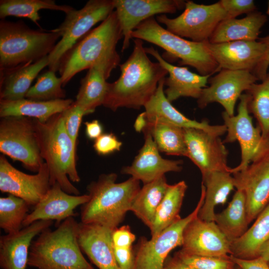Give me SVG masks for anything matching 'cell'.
Returning <instances> with one entry per match:
<instances>
[{"label":"cell","mask_w":269,"mask_h":269,"mask_svg":"<svg viewBox=\"0 0 269 269\" xmlns=\"http://www.w3.org/2000/svg\"><path fill=\"white\" fill-rule=\"evenodd\" d=\"M121 75L108 83L103 106L113 111L120 108L139 109L155 93L159 82L168 74L158 63L148 57L143 41L135 38L132 53L119 65Z\"/></svg>","instance_id":"obj_1"},{"label":"cell","mask_w":269,"mask_h":269,"mask_svg":"<svg viewBox=\"0 0 269 269\" xmlns=\"http://www.w3.org/2000/svg\"><path fill=\"white\" fill-rule=\"evenodd\" d=\"M122 38V30L114 10L63 56L58 70L63 87L78 73L95 65L115 69L120 62L116 46Z\"/></svg>","instance_id":"obj_2"},{"label":"cell","mask_w":269,"mask_h":269,"mask_svg":"<svg viewBox=\"0 0 269 269\" xmlns=\"http://www.w3.org/2000/svg\"><path fill=\"white\" fill-rule=\"evenodd\" d=\"M117 177L114 173L102 174L87 186L90 199L81 206V222L113 230L122 223L140 189V181L131 177L117 183Z\"/></svg>","instance_id":"obj_3"},{"label":"cell","mask_w":269,"mask_h":269,"mask_svg":"<svg viewBox=\"0 0 269 269\" xmlns=\"http://www.w3.org/2000/svg\"><path fill=\"white\" fill-rule=\"evenodd\" d=\"M33 121L41 156L49 169L51 186L56 182L66 193L80 195L70 181H80L76 166V144L65 130L61 113L44 122Z\"/></svg>","instance_id":"obj_4"},{"label":"cell","mask_w":269,"mask_h":269,"mask_svg":"<svg viewBox=\"0 0 269 269\" xmlns=\"http://www.w3.org/2000/svg\"><path fill=\"white\" fill-rule=\"evenodd\" d=\"M78 226L70 217L55 230L49 228L40 233L31 242L27 265L36 269H95L79 246Z\"/></svg>","instance_id":"obj_5"},{"label":"cell","mask_w":269,"mask_h":269,"mask_svg":"<svg viewBox=\"0 0 269 269\" xmlns=\"http://www.w3.org/2000/svg\"><path fill=\"white\" fill-rule=\"evenodd\" d=\"M60 38L55 29L35 30L22 21H0V75L48 56Z\"/></svg>","instance_id":"obj_6"},{"label":"cell","mask_w":269,"mask_h":269,"mask_svg":"<svg viewBox=\"0 0 269 269\" xmlns=\"http://www.w3.org/2000/svg\"><path fill=\"white\" fill-rule=\"evenodd\" d=\"M133 38L155 44L182 65L196 69L199 74L211 75L221 69L211 54L208 41L198 42L175 35L161 26L154 17L141 22L132 33Z\"/></svg>","instance_id":"obj_7"},{"label":"cell","mask_w":269,"mask_h":269,"mask_svg":"<svg viewBox=\"0 0 269 269\" xmlns=\"http://www.w3.org/2000/svg\"><path fill=\"white\" fill-rule=\"evenodd\" d=\"M114 10L113 0H90L82 8L66 13L63 22L54 29L61 38L48 55L49 70L57 71L65 54Z\"/></svg>","instance_id":"obj_8"},{"label":"cell","mask_w":269,"mask_h":269,"mask_svg":"<svg viewBox=\"0 0 269 269\" xmlns=\"http://www.w3.org/2000/svg\"><path fill=\"white\" fill-rule=\"evenodd\" d=\"M0 118V151L20 161L28 169L37 172L44 162L33 119L19 116Z\"/></svg>","instance_id":"obj_9"},{"label":"cell","mask_w":269,"mask_h":269,"mask_svg":"<svg viewBox=\"0 0 269 269\" xmlns=\"http://www.w3.org/2000/svg\"><path fill=\"white\" fill-rule=\"evenodd\" d=\"M184 8L176 17L171 18L166 14H160L156 20L175 35L202 42L209 41L219 23L227 19V13L220 1L206 5L187 0Z\"/></svg>","instance_id":"obj_10"},{"label":"cell","mask_w":269,"mask_h":269,"mask_svg":"<svg viewBox=\"0 0 269 269\" xmlns=\"http://www.w3.org/2000/svg\"><path fill=\"white\" fill-rule=\"evenodd\" d=\"M205 188L201 184V195L194 210L187 216L180 218L158 236L148 240L140 238L134 250L133 269H162L170 252L181 246L183 233L187 224L197 217L202 206Z\"/></svg>","instance_id":"obj_11"},{"label":"cell","mask_w":269,"mask_h":269,"mask_svg":"<svg viewBox=\"0 0 269 269\" xmlns=\"http://www.w3.org/2000/svg\"><path fill=\"white\" fill-rule=\"evenodd\" d=\"M239 99L236 115L229 116L225 111L222 114L227 133L224 143L238 141L241 147V162L237 166L231 168V174L245 168L262 152L269 148L263 144L260 128L253 125L248 107V94H242Z\"/></svg>","instance_id":"obj_12"},{"label":"cell","mask_w":269,"mask_h":269,"mask_svg":"<svg viewBox=\"0 0 269 269\" xmlns=\"http://www.w3.org/2000/svg\"><path fill=\"white\" fill-rule=\"evenodd\" d=\"M233 174L235 188L245 194L250 224L269 203V148L245 168Z\"/></svg>","instance_id":"obj_13"},{"label":"cell","mask_w":269,"mask_h":269,"mask_svg":"<svg viewBox=\"0 0 269 269\" xmlns=\"http://www.w3.org/2000/svg\"><path fill=\"white\" fill-rule=\"evenodd\" d=\"M259 80L248 70L221 69L209 79L210 85L203 89L197 99L198 106L204 108L208 104L219 103L229 116L234 115L236 103L242 93Z\"/></svg>","instance_id":"obj_14"},{"label":"cell","mask_w":269,"mask_h":269,"mask_svg":"<svg viewBox=\"0 0 269 269\" xmlns=\"http://www.w3.org/2000/svg\"><path fill=\"white\" fill-rule=\"evenodd\" d=\"M48 166L44 162L37 174L25 173L13 167L3 154L0 156V190L25 200L34 207L51 187Z\"/></svg>","instance_id":"obj_15"},{"label":"cell","mask_w":269,"mask_h":269,"mask_svg":"<svg viewBox=\"0 0 269 269\" xmlns=\"http://www.w3.org/2000/svg\"><path fill=\"white\" fill-rule=\"evenodd\" d=\"M181 252L190 255L228 258L231 255L230 241L215 222H207L198 216L185 228Z\"/></svg>","instance_id":"obj_16"},{"label":"cell","mask_w":269,"mask_h":269,"mask_svg":"<svg viewBox=\"0 0 269 269\" xmlns=\"http://www.w3.org/2000/svg\"><path fill=\"white\" fill-rule=\"evenodd\" d=\"M186 157L200 169L201 174L214 171L230 172L228 151L220 136L197 129L183 128Z\"/></svg>","instance_id":"obj_17"},{"label":"cell","mask_w":269,"mask_h":269,"mask_svg":"<svg viewBox=\"0 0 269 269\" xmlns=\"http://www.w3.org/2000/svg\"><path fill=\"white\" fill-rule=\"evenodd\" d=\"M123 34L122 51L130 45L132 33L143 21L156 14L173 13L185 7L181 0H113Z\"/></svg>","instance_id":"obj_18"},{"label":"cell","mask_w":269,"mask_h":269,"mask_svg":"<svg viewBox=\"0 0 269 269\" xmlns=\"http://www.w3.org/2000/svg\"><path fill=\"white\" fill-rule=\"evenodd\" d=\"M89 199L88 194H69L56 182L34 207L32 211L27 214L22 227L39 220H55L58 225L61 221L75 216V209L87 203Z\"/></svg>","instance_id":"obj_19"},{"label":"cell","mask_w":269,"mask_h":269,"mask_svg":"<svg viewBox=\"0 0 269 269\" xmlns=\"http://www.w3.org/2000/svg\"><path fill=\"white\" fill-rule=\"evenodd\" d=\"M165 78L158 83L157 88L144 106L148 123L161 122L182 128L203 130L211 134L220 136L227 132L225 125H211L206 120L198 122L185 117L177 110L167 99L164 92Z\"/></svg>","instance_id":"obj_20"},{"label":"cell","mask_w":269,"mask_h":269,"mask_svg":"<svg viewBox=\"0 0 269 269\" xmlns=\"http://www.w3.org/2000/svg\"><path fill=\"white\" fill-rule=\"evenodd\" d=\"M144 143L132 164L123 168L122 173L130 175L146 184L165 175L168 172H179L182 161L163 158L150 133L144 131Z\"/></svg>","instance_id":"obj_21"},{"label":"cell","mask_w":269,"mask_h":269,"mask_svg":"<svg viewBox=\"0 0 269 269\" xmlns=\"http://www.w3.org/2000/svg\"><path fill=\"white\" fill-rule=\"evenodd\" d=\"M208 49L221 69L253 71L265 52L260 40H238L220 43L208 42Z\"/></svg>","instance_id":"obj_22"},{"label":"cell","mask_w":269,"mask_h":269,"mask_svg":"<svg viewBox=\"0 0 269 269\" xmlns=\"http://www.w3.org/2000/svg\"><path fill=\"white\" fill-rule=\"evenodd\" d=\"M113 230L97 224L79 223L80 248L99 269H120L114 254Z\"/></svg>","instance_id":"obj_23"},{"label":"cell","mask_w":269,"mask_h":269,"mask_svg":"<svg viewBox=\"0 0 269 269\" xmlns=\"http://www.w3.org/2000/svg\"><path fill=\"white\" fill-rule=\"evenodd\" d=\"M52 224V220H39L23 227L17 232L1 236L0 268L2 269H25L33 239Z\"/></svg>","instance_id":"obj_24"},{"label":"cell","mask_w":269,"mask_h":269,"mask_svg":"<svg viewBox=\"0 0 269 269\" xmlns=\"http://www.w3.org/2000/svg\"><path fill=\"white\" fill-rule=\"evenodd\" d=\"M147 54L154 57L167 71L168 76L165 77L164 94L171 103L181 97L198 99L211 76L202 75L190 71L187 67L177 66L169 63L153 47H145Z\"/></svg>","instance_id":"obj_25"},{"label":"cell","mask_w":269,"mask_h":269,"mask_svg":"<svg viewBox=\"0 0 269 269\" xmlns=\"http://www.w3.org/2000/svg\"><path fill=\"white\" fill-rule=\"evenodd\" d=\"M268 20L266 15L255 11L240 19L228 18L219 23L209 42L220 43L258 39L262 27Z\"/></svg>","instance_id":"obj_26"},{"label":"cell","mask_w":269,"mask_h":269,"mask_svg":"<svg viewBox=\"0 0 269 269\" xmlns=\"http://www.w3.org/2000/svg\"><path fill=\"white\" fill-rule=\"evenodd\" d=\"M112 70L105 65H95L89 69L82 79L74 102L87 115L93 113L97 107L103 105L108 88L106 80Z\"/></svg>","instance_id":"obj_27"},{"label":"cell","mask_w":269,"mask_h":269,"mask_svg":"<svg viewBox=\"0 0 269 269\" xmlns=\"http://www.w3.org/2000/svg\"><path fill=\"white\" fill-rule=\"evenodd\" d=\"M73 102L70 99L49 101L26 98L15 101L0 100V117H26L44 122L54 115L63 112Z\"/></svg>","instance_id":"obj_28"},{"label":"cell","mask_w":269,"mask_h":269,"mask_svg":"<svg viewBox=\"0 0 269 269\" xmlns=\"http://www.w3.org/2000/svg\"><path fill=\"white\" fill-rule=\"evenodd\" d=\"M202 179L205 196L198 217L203 221L214 222L215 207L227 201L235 187L234 178L228 171H214L202 174Z\"/></svg>","instance_id":"obj_29"},{"label":"cell","mask_w":269,"mask_h":269,"mask_svg":"<svg viewBox=\"0 0 269 269\" xmlns=\"http://www.w3.org/2000/svg\"><path fill=\"white\" fill-rule=\"evenodd\" d=\"M48 56L0 75V100L15 101L25 98L34 79L45 67Z\"/></svg>","instance_id":"obj_30"},{"label":"cell","mask_w":269,"mask_h":269,"mask_svg":"<svg viewBox=\"0 0 269 269\" xmlns=\"http://www.w3.org/2000/svg\"><path fill=\"white\" fill-rule=\"evenodd\" d=\"M269 239V203L252 226L240 238L230 242L232 256L242 259L259 257V251Z\"/></svg>","instance_id":"obj_31"},{"label":"cell","mask_w":269,"mask_h":269,"mask_svg":"<svg viewBox=\"0 0 269 269\" xmlns=\"http://www.w3.org/2000/svg\"><path fill=\"white\" fill-rule=\"evenodd\" d=\"M165 175L143 184L137 193L131 207L132 211L149 229L156 210L169 186Z\"/></svg>","instance_id":"obj_32"},{"label":"cell","mask_w":269,"mask_h":269,"mask_svg":"<svg viewBox=\"0 0 269 269\" xmlns=\"http://www.w3.org/2000/svg\"><path fill=\"white\" fill-rule=\"evenodd\" d=\"M214 222L231 241L241 237L248 229L246 196L237 190L228 206L216 214Z\"/></svg>","instance_id":"obj_33"},{"label":"cell","mask_w":269,"mask_h":269,"mask_svg":"<svg viewBox=\"0 0 269 269\" xmlns=\"http://www.w3.org/2000/svg\"><path fill=\"white\" fill-rule=\"evenodd\" d=\"M187 185L184 180L169 185L158 206L150 231L151 238L158 236L164 230L181 218L179 212Z\"/></svg>","instance_id":"obj_34"},{"label":"cell","mask_w":269,"mask_h":269,"mask_svg":"<svg viewBox=\"0 0 269 269\" xmlns=\"http://www.w3.org/2000/svg\"><path fill=\"white\" fill-rule=\"evenodd\" d=\"M73 9L69 5L57 4L53 0H0V18L4 19L8 16L26 18L42 29L38 23L40 10L50 9L67 13Z\"/></svg>","instance_id":"obj_35"},{"label":"cell","mask_w":269,"mask_h":269,"mask_svg":"<svg viewBox=\"0 0 269 269\" xmlns=\"http://www.w3.org/2000/svg\"><path fill=\"white\" fill-rule=\"evenodd\" d=\"M144 131L150 133L159 151L168 155L186 157L187 149L183 128L156 122L148 123Z\"/></svg>","instance_id":"obj_36"},{"label":"cell","mask_w":269,"mask_h":269,"mask_svg":"<svg viewBox=\"0 0 269 269\" xmlns=\"http://www.w3.org/2000/svg\"><path fill=\"white\" fill-rule=\"evenodd\" d=\"M246 92L249 112L258 121L264 146L269 148V73L261 83H254Z\"/></svg>","instance_id":"obj_37"},{"label":"cell","mask_w":269,"mask_h":269,"mask_svg":"<svg viewBox=\"0 0 269 269\" xmlns=\"http://www.w3.org/2000/svg\"><path fill=\"white\" fill-rule=\"evenodd\" d=\"M29 205L23 199L9 194L0 198V227L6 234L21 230L27 215Z\"/></svg>","instance_id":"obj_38"},{"label":"cell","mask_w":269,"mask_h":269,"mask_svg":"<svg viewBox=\"0 0 269 269\" xmlns=\"http://www.w3.org/2000/svg\"><path fill=\"white\" fill-rule=\"evenodd\" d=\"M62 87L60 77L56 76L55 72L49 70L37 77L36 83L30 87L25 98L40 101L64 99L66 92Z\"/></svg>","instance_id":"obj_39"},{"label":"cell","mask_w":269,"mask_h":269,"mask_svg":"<svg viewBox=\"0 0 269 269\" xmlns=\"http://www.w3.org/2000/svg\"><path fill=\"white\" fill-rule=\"evenodd\" d=\"M184 263L194 269H234L235 264L228 258L190 255L180 251L175 254Z\"/></svg>","instance_id":"obj_40"},{"label":"cell","mask_w":269,"mask_h":269,"mask_svg":"<svg viewBox=\"0 0 269 269\" xmlns=\"http://www.w3.org/2000/svg\"><path fill=\"white\" fill-rule=\"evenodd\" d=\"M61 114L65 130L76 144L82 118L87 114L74 101Z\"/></svg>","instance_id":"obj_41"},{"label":"cell","mask_w":269,"mask_h":269,"mask_svg":"<svg viewBox=\"0 0 269 269\" xmlns=\"http://www.w3.org/2000/svg\"><path fill=\"white\" fill-rule=\"evenodd\" d=\"M227 13V19L235 18L243 13L256 11L253 0H221L219 1Z\"/></svg>","instance_id":"obj_42"},{"label":"cell","mask_w":269,"mask_h":269,"mask_svg":"<svg viewBox=\"0 0 269 269\" xmlns=\"http://www.w3.org/2000/svg\"><path fill=\"white\" fill-rule=\"evenodd\" d=\"M122 141L113 133L103 134L95 140L93 147L100 155H107L120 150Z\"/></svg>","instance_id":"obj_43"},{"label":"cell","mask_w":269,"mask_h":269,"mask_svg":"<svg viewBox=\"0 0 269 269\" xmlns=\"http://www.w3.org/2000/svg\"><path fill=\"white\" fill-rule=\"evenodd\" d=\"M135 240V235L129 225L117 227L112 232V241L114 247L128 248L132 247Z\"/></svg>","instance_id":"obj_44"},{"label":"cell","mask_w":269,"mask_h":269,"mask_svg":"<svg viewBox=\"0 0 269 269\" xmlns=\"http://www.w3.org/2000/svg\"><path fill=\"white\" fill-rule=\"evenodd\" d=\"M260 40L265 47V52L260 62L252 73L259 80H263L267 76L269 69V33Z\"/></svg>","instance_id":"obj_45"},{"label":"cell","mask_w":269,"mask_h":269,"mask_svg":"<svg viewBox=\"0 0 269 269\" xmlns=\"http://www.w3.org/2000/svg\"><path fill=\"white\" fill-rule=\"evenodd\" d=\"M114 254L120 269H133L134 254L132 247L128 248L114 247Z\"/></svg>","instance_id":"obj_46"},{"label":"cell","mask_w":269,"mask_h":269,"mask_svg":"<svg viewBox=\"0 0 269 269\" xmlns=\"http://www.w3.org/2000/svg\"><path fill=\"white\" fill-rule=\"evenodd\" d=\"M230 260L241 269H269V264L259 257L252 259H242L230 255Z\"/></svg>","instance_id":"obj_47"},{"label":"cell","mask_w":269,"mask_h":269,"mask_svg":"<svg viewBox=\"0 0 269 269\" xmlns=\"http://www.w3.org/2000/svg\"><path fill=\"white\" fill-rule=\"evenodd\" d=\"M86 134L91 139H96L103 134V127L99 121L94 120L85 123Z\"/></svg>","instance_id":"obj_48"},{"label":"cell","mask_w":269,"mask_h":269,"mask_svg":"<svg viewBox=\"0 0 269 269\" xmlns=\"http://www.w3.org/2000/svg\"><path fill=\"white\" fill-rule=\"evenodd\" d=\"M162 269H194L184 263L176 255L167 258Z\"/></svg>","instance_id":"obj_49"},{"label":"cell","mask_w":269,"mask_h":269,"mask_svg":"<svg viewBox=\"0 0 269 269\" xmlns=\"http://www.w3.org/2000/svg\"><path fill=\"white\" fill-rule=\"evenodd\" d=\"M148 125V121L144 112L140 114L136 119L134 128L137 132H143Z\"/></svg>","instance_id":"obj_50"},{"label":"cell","mask_w":269,"mask_h":269,"mask_svg":"<svg viewBox=\"0 0 269 269\" xmlns=\"http://www.w3.org/2000/svg\"><path fill=\"white\" fill-rule=\"evenodd\" d=\"M259 257L262 258L268 263H269V239L261 246L259 251Z\"/></svg>","instance_id":"obj_51"},{"label":"cell","mask_w":269,"mask_h":269,"mask_svg":"<svg viewBox=\"0 0 269 269\" xmlns=\"http://www.w3.org/2000/svg\"><path fill=\"white\" fill-rule=\"evenodd\" d=\"M267 14L269 16V1L268 3V6L267 10Z\"/></svg>","instance_id":"obj_52"},{"label":"cell","mask_w":269,"mask_h":269,"mask_svg":"<svg viewBox=\"0 0 269 269\" xmlns=\"http://www.w3.org/2000/svg\"><path fill=\"white\" fill-rule=\"evenodd\" d=\"M234 269H241V268H240L239 267H238L237 266H236L235 265V268Z\"/></svg>","instance_id":"obj_53"},{"label":"cell","mask_w":269,"mask_h":269,"mask_svg":"<svg viewBox=\"0 0 269 269\" xmlns=\"http://www.w3.org/2000/svg\"></svg>","instance_id":"obj_54"},{"label":"cell","mask_w":269,"mask_h":269,"mask_svg":"<svg viewBox=\"0 0 269 269\" xmlns=\"http://www.w3.org/2000/svg\"></svg>","instance_id":"obj_55"}]
</instances>
